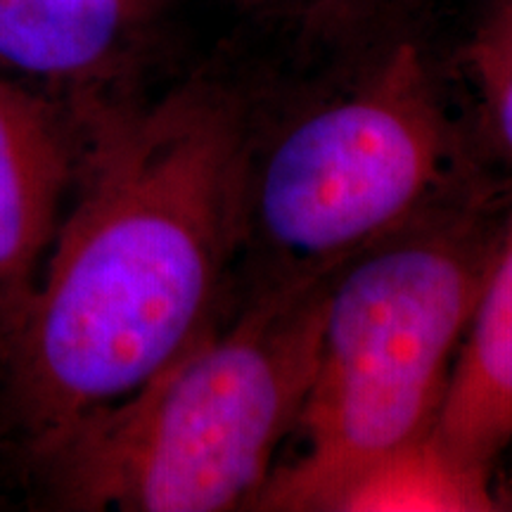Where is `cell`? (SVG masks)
<instances>
[{"label":"cell","instance_id":"cell-10","mask_svg":"<svg viewBox=\"0 0 512 512\" xmlns=\"http://www.w3.org/2000/svg\"><path fill=\"white\" fill-rule=\"evenodd\" d=\"M242 3L256 8H292V5H309L311 0H242Z\"/></svg>","mask_w":512,"mask_h":512},{"label":"cell","instance_id":"cell-7","mask_svg":"<svg viewBox=\"0 0 512 512\" xmlns=\"http://www.w3.org/2000/svg\"><path fill=\"white\" fill-rule=\"evenodd\" d=\"M434 434L494 475L512 444V207L460 342Z\"/></svg>","mask_w":512,"mask_h":512},{"label":"cell","instance_id":"cell-4","mask_svg":"<svg viewBox=\"0 0 512 512\" xmlns=\"http://www.w3.org/2000/svg\"><path fill=\"white\" fill-rule=\"evenodd\" d=\"M458 143L422 48L399 41L292 119L247 174L245 249L261 283L330 275L465 195Z\"/></svg>","mask_w":512,"mask_h":512},{"label":"cell","instance_id":"cell-1","mask_svg":"<svg viewBox=\"0 0 512 512\" xmlns=\"http://www.w3.org/2000/svg\"><path fill=\"white\" fill-rule=\"evenodd\" d=\"M72 200L0 363L31 456L124 401L219 316L247 238L245 105L190 76L88 107Z\"/></svg>","mask_w":512,"mask_h":512},{"label":"cell","instance_id":"cell-6","mask_svg":"<svg viewBox=\"0 0 512 512\" xmlns=\"http://www.w3.org/2000/svg\"><path fill=\"white\" fill-rule=\"evenodd\" d=\"M174 0H0V72L74 112L136 95Z\"/></svg>","mask_w":512,"mask_h":512},{"label":"cell","instance_id":"cell-2","mask_svg":"<svg viewBox=\"0 0 512 512\" xmlns=\"http://www.w3.org/2000/svg\"><path fill=\"white\" fill-rule=\"evenodd\" d=\"M330 275L261 283L169 366L36 456L57 510L256 508L297 432Z\"/></svg>","mask_w":512,"mask_h":512},{"label":"cell","instance_id":"cell-5","mask_svg":"<svg viewBox=\"0 0 512 512\" xmlns=\"http://www.w3.org/2000/svg\"><path fill=\"white\" fill-rule=\"evenodd\" d=\"M81 147L72 107L0 72V363L27 323Z\"/></svg>","mask_w":512,"mask_h":512},{"label":"cell","instance_id":"cell-9","mask_svg":"<svg viewBox=\"0 0 512 512\" xmlns=\"http://www.w3.org/2000/svg\"><path fill=\"white\" fill-rule=\"evenodd\" d=\"M463 64L486 124L512 157V0H479Z\"/></svg>","mask_w":512,"mask_h":512},{"label":"cell","instance_id":"cell-8","mask_svg":"<svg viewBox=\"0 0 512 512\" xmlns=\"http://www.w3.org/2000/svg\"><path fill=\"white\" fill-rule=\"evenodd\" d=\"M491 472L465 463L434 430L384 453L342 486L328 510L484 512L496 510Z\"/></svg>","mask_w":512,"mask_h":512},{"label":"cell","instance_id":"cell-3","mask_svg":"<svg viewBox=\"0 0 512 512\" xmlns=\"http://www.w3.org/2000/svg\"><path fill=\"white\" fill-rule=\"evenodd\" d=\"M508 211L460 195L332 273L297 425L306 448L256 508L328 510L358 472L434 430Z\"/></svg>","mask_w":512,"mask_h":512}]
</instances>
